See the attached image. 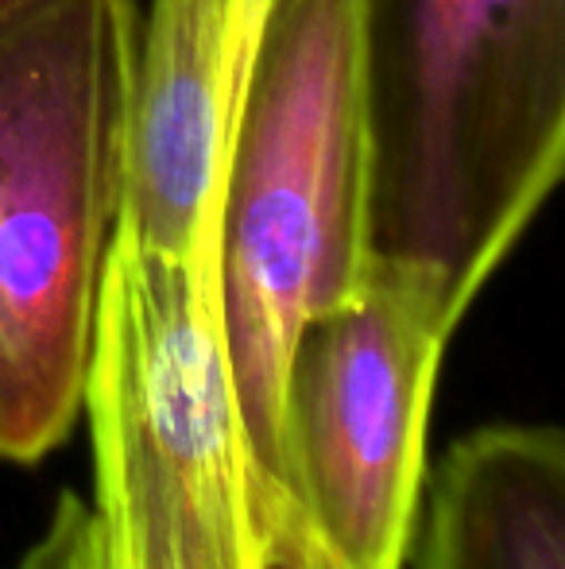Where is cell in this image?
<instances>
[{"mask_svg": "<svg viewBox=\"0 0 565 569\" xmlns=\"http://www.w3.org/2000/svg\"><path fill=\"white\" fill-rule=\"evenodd\" d=\"M82 415L98 569H264L256 472L221 333L218 232L159 252L117 221Z\"/></svg>", "mask_w": 565, "mask_h": 569, "instance_id": "277c9868", "label": "cell"}, {"mask_svg": "<svg viewBox=\"0 0 565 569\" xmlns=\"http://www.w3.org/2000/svg\"><path fill=\"white\" fill-rule=\"evenodd\" d=\"M369 263L465 318L565 179V0H353Z\"/></svg>", "mask_w": 565, "mask_h": 569, "instance_id": "6da1fadb", "label": "cell"}, {"mask_svg": "<svg viewBox=\"0 0 565 569\" xmlns=\"http://www.w3.org/2000/svg\"><path fill=\"white\" fill-rule=\"evenodd\" d=\"M16 569H98L90 542V511H85L82 496H62L47 531Z\"/></svg>", "mask_w": 565, "mask_h": 569, "instance_id": "ba28073f", "label": "cell"}, {"mask_svg": "<svg viewBox=\"0 0 565 569\" xmlns=\"http://www.w3.org/2000/svg\"><path fill=\"white\" fill-rule=\"evenodd\" d=\"M453 330L434 287L387 263L302 326L280 399V531L330 569H407Z\"/></svg>", "mask_w": 565, "mask_h": 569, "instance_id": "5b68a950", "label": "cell"}, {"mask_svg": "<svg viewBox=\"0 0 565 569\" xmlns=\"http://www.w3.org/2000/svg\"><path fill=\"white\" fill-rule=\"evenodd\" d=\"M407 566L565 569V430L496 422L461 435L423 496Z\"/></svg>", "mask_w": 565, "mask_h": 569, "instance_id": "52a82bcc", "label": "cell"}, {"mask_svg": "<svg viewBox=\"0 0 565 569\" xmlns=\"http://www.w3.org/2000/svg\"><path fill=\"white\" fill-rule=\"evenodd\" d=\"M51 0H0V36L4 31H12L20 20H28L31 12H39V8H47Z\"/></svg>", "mask_w": 565, "mask_h": 569, "instance_id": "30bf717a", "label": "cell"}, {"mask_svg": "<svg viewBox=\"0 0 565 569\" xmlns=\"http://www.w3.org/2000/svg\"><path fill=\"white\" fill-rule=\"evenodd\" d=\"M264 542H268L264 569H330L310 550V542L302 539V535L280 531V535H268Z\"/></svg>", "mask_w": 565, "mask_h": 569, "instance_id": "9c48e42d", "label": "cell"}, {"mask_svg": "<svg viewBox=\"0 0 565 569\" xmlns=\"http://www.w3.org/2000/svg\"><path fill=\"white\" fill-rule=\"evenodd\" d=\"M280 0H148L137 16L121 226L159 252L218 232L221 179Z\"/></svg>", "mask_w": 565, "mask_h": 569, "instance_id": "8992f818", "label": "cell"}, {"mask_svg": "<svg viewBox=\"0 0 565 569\" xmlns=\"http://www.w3.org/2000/svg\"><path fill=\"white\" fill-rule=\"evenodd\" d=\"M369 117L353 0H280L218 202L221 333L264 539L286 523L280 399L302 326L369 268Z\"/></svg>", "mask_w": 565, "mask_h": 569, "instance_id": "3957f363", "label": "cell"}, {"mask_svg": "<svg viewBox=\"0 0 565 569\" xmlns=\"http://www.w3.org/2000/svg\"><path fill=\"white\" fill-rule=\"evenodd\" d=\"M132 0H51L0 36V461L82 419L124 202Z\"/></svg>", "mask_w": 565, "mask_h": 569, "instance_id": "7a4b0ae2", "label": "cell"}]
</instances>
